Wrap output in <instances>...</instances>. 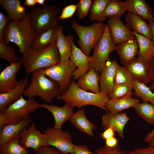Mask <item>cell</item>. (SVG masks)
I'll use <instances>...</instances> for the list:
<instances>
[{"instance_id":"1","label":"cell","mask_w":154,"mask_h":154,"mask_svg":"<svg viewBox=\"0 0 154 154\" xmlns=\"http://www.w3.org/2000/svg\"><path fill=\"white\" fill-rule=\"evenodd\" d=\"M35 36L32 29L29 13H26L24 18L19 21L9 20L3 33L5 43L7 44L10 42L16 44L19 48L21 58L32 48Z\"/></svg>"},{"instance_id":"2","label":"cell","mask_w":154,"mask_h":154,"mask_svg":"<svg viewBox=\"0 0 154 154\" xmlns=\"http://www.w3.org/2000/svg\"><path fill=\"white\" fill-rule=\"evenodd\" d=\"M57 98L73 107L80 108L90 105L106 110H107L106 104L110 99L108 95L100 92L91 93L81 89L74 81L70 83L67 90Z\"/></svg>"},{"instance_id":"3","label":"cell","mask_w":154,"mask_h":154,"mask_svg":"<svg viewBox=\"0 0 154 154\" xmlns=\"http://www.w3.org/2000/svg\"><path fill=\"white\" fill-rule=\"evenodd\" d=\"M32 74L31 82L24 90L23 96L29 98L38 96L43 100L50 103L61 94L58 85L46 76L44 68L36 70Z\"/></svg>"},{"instance_id":"4","label":"cell","mask_w":154,"mask_h":154,"mask_svg":"<svg viewBox=\"0 0 154 154\" xmlns=\"http://www.w3.org/2000/svg\"><path fill=\"white\" fill-rule=\"evenodd\" d=\"M21 59L28 74L57 64L60 60L56 41L42 50H37L31 48Z\"/></svg>"},{"instance_id":"5","label":"cell","mask_w":154,"mask_h":154,"mask_svg":"<svg viewBox=\"0 0 154 154\" xmlns=\"http://www.w3.org/2000/svg\"><path fill=\"white\" fill-rule=\"evenodd\" d=\"M59 13L58 8L54 5L33 7L29 13L32 29L35 35L51 27H59L57 17Z\"/></svg>"},{"instance_id":"6","label":"cell","mask_w":154,"mask_h":154,"mask_svg":"<svg viewBox=\"0 0 154 154\" xmlns=\"http://www.w3.org/2000/svg\"><path fill=\"white\" fill-rule=\"evenodd\" d=\"M72 28L76 32L78 37V42L80 49L85 54L89 56L91 50L102 37L105 24L96 22L88 26L80 25L72 19Z\"/></svg>"},{"instance_id":"7","label":"cell","mask_w":154,"mask_h":154,"mask_svg":"<svg viewBox=\"0 0 154 154\" xmlns=\"http://www.w3.org/2000/svg\"><path fill=\"white\" fill-rule=\"evenodd\" d=\"M116 48V46L111 37L108 25L105 24L103 35L93 48L90 68L101 72L106 62L110 60V53Z\"/></svg>"},{"instance_id":"8","label":"cell","mask_w":154,"mask_h":154,"mask_svg":"<svg viewBox=\"0 0 154 154\" xmlns=\"http://www.w3.org/2000/svg\"><path fill=\"white\" fill-rule=\"evenodd\" d=\"M41 108V104L34 98L26 100L22 96L3 112L7 124H13L19 123L30 114Z\"/></svg>"},{"instance_id":"9","label":"cell","mask_w":154,"mask_h":154,"mask_svg":"<svg viewBox=\"0 0 154 154\" xmlns=\"http://www.w3.org/2000/svg\"><path fill=\"white\" fill-rule=\"evenodd\" d=\"M44 69L46 76L58 85L62 94L68 89L70 77L77 67L69 59Z\"/></svg>"},{"instance_id":"10","label":"cell","mask_w":154,"mask_h":154,"mask_svg":"<svg viewBox=\"0 0 154 154\" xmlns=\"http://www.w3.org/2000/svg\"><path fill=\"white\" fill-rule=\"evenodd\" d=\"M46 136L48 146H51L68 154H74V144L69 133L62 129L48 127L43 132Z\"/></svg>"},{"instance_id":"11","label":"cell","mask_w":154,"mask_h":154,"mask_svg":"<svg viewBox=\"0 0 154 154\" xmlns=\"http://www.w3.org/2000/svg\"><path fill=\"white\" fill-rule=\"evenodd\" d=\"M19 135L21 144L26 148L33 149L35 151L42 147L48 146L46 135L37 130L33 122L22 130Z\"/></svg>"},{"instance_id":"12","label":"cell","mask_w":154,"mask_h":154,"mask_svg":"<svg viewBox=\"0 0 154 154\" xmlns=\"http://www.w3.org/2000/svg\"><path fill=\"white\" fill-rule=\"evenodd\" d=\"M109 18L107 25L111 37L116 44L136 38L133 31L123 23L121 17H114Z\"/></svg>"},{"instance_id":"13","label":"cell","mask_w":154,"mask_h":154,"mask_svg":"<svg viewBox=\"0 0 154 154\" xmlns=\"http://www.w3.org/2000/svg\"><path fill=\"white\" fill-rule=\"evenodd\" d=\"M125 67L130 72L133 80L147 85L152 82L153 77L149 64L135 58Z\"/></svg>"},{"instance_id":"14","label":"cell","mask_w":154,"mask_h":154,"mask_svg":"<svg viewBox=\"0 0 154 154\" xmlns=\"http://www.w3.org/2000/svg\"><path fill=\"white\" fill-rule=\"evenodd\" d=\"M119 65L115 60H110L106 62L99 76L100 92L109 96L112 92L116 70Z\"/></svg>"},{"instance_id":"15","label":"cell","mask_w":154,"mask_h":154,"mask_svg":"<svg viewBox=\"0 0 154 154\" xmlns=\"http://www.w3.org/2000/svg\"><path fill=\"white\" fill-rule=\"evenodd\" d=\"M22 61L21 59L18 62L6 66L0 74V94L9 92L18 84L19 80L16 78Z\"/></svg>"},{"instance_id":"16","label":"cell","mask_w":154,"mask_h":154,"mask_svg":"<svg viewBox=\"0 0 154 154\" xmlns=\"http://www.w3.org/2000/svg\"><path fill=\"white\" fill-rule=\"evenodd\" d=\"M70 60L77 67L72 75L75 80L80 78L90 68L91 56L84 54L76 46L74 41L72 45Z\"/></svg>"},{"instance_id":"17","label":"cell","mask_w":154,"mask_h":154,"mask_svg":"<svg viewBox=\"0 0 154 154\" xmlns=\"http://www.w3.org/2000/svg\"><path fill=\"white\" fill-rule=\"evenodd\" d=\"M130 119L125 113L116 114L109 113L102 116L101 123L105 129L111 127L120 138L123 139L125 137L124 129Z\"/></svg>"},{"instance_id":"18","label":"cell","mask_w":154,"mask_h":154,"mask_svg":"<svg viewBox=\"0 0 154 154\" xmlns=\"http://www.w3.org/2000/svg\"><path fill=\"white\" fill-rule=\"evenodd\" d=\"M41 108L48 110L52 114L55 123L53 127L57 129H62L63 124L69 120L74 113V107L66 103L61 107L42 103L41 104Z\"/></svg>"},{"instance_id":"19","label":"cell","mask_w":154,"mask_h":154,"mask_svg":"<svg viewBox=\"0 0 154 154\" xmlns=\"http://www.w3.org/2000/svg\"><path fill=\"white\" fill-rule=\"evenodd\" d=\"M30 84L26 77L19 80L17 86L10 91L0 94V112H4L11 104L23 95V92Z\"/></svg>"},{"instance_id":"20","label":"cell","mask_w":154,"mask_h":154,"mask_svg":"<svg viewBox=\"0 0 154 154\" xmlns=\"http://www.w3.org/2000/svg\"><path fill=\"white\" fill-rule=\"evenodd\" d=\"M116 50L121 63L125 66L131 62L138 53V41L136 38L128 40L117 44Z\"/></svg>"},{"instance_id":"21","label":"cell","mask_w":154,"mask_h":154,"mask_svg":"<svg viewBox=\"0 0 154 154\" xmlns=\"http://www.w3.org/2000/svg\"><path fill=\"white\" fill-rule=\"evenodd\" d=\"M31 123L29 116L17 123L7 124L0 130V147L19 136L20 132L28 127Z\"/></svg>"},{"instance_id":"22","label":"cell","mask_w":154,"mask_h":154,"mask_svg":"<svg viewBox=\"0 0 154 154\" xmlns=\"http://www.w3.org/2000/svg\"><path fill=\"white\" fill-rule=\"evenodd\" d=\"M126 11L135 14L149 23L154 21L153 8L144 0H126Z\"/></svg>"},{"instance_id":"23","label":"cell","mask_w":154,"mask_h":154,"mask_svg":"<svg viewBox=\"0 0 154 154\" xmlns=\"http://www.w3.org/2000/svg\"><path fill=\"white\" fill-rule=\"evenodd\" d=\"M126 25L131 31L152 40V33L149 23L140 17L128 12L125 18Z\"/></svg>"},{"instance_id":"24","label":"cell","mask_w":154,"mask_h":154,"mask_svg":"<svg viewBox=\"0 0 154 154\" xmlns=\"http://www.w3.org/2000/svg\"><path fill=\"white\" fill-rule=\"evenodd\" d=\"M69 120L81 132L89 136L95 137L93 131L97 129V126L88 119L84 108L73 113Z\"/></svg>"},{"instance_id":"25","label":"cell","mask_w":154,"mask_h":154,"mask_svg":"<svg viewBox=\"0 0 154 154\" xmlns=\"http://www.w3.org/2000/svg\"><path fill=\"white\" fill-rule=\"evenodd\" d=\"M74 41L73 36H65L63 33V26H59L57 30L56 45L60 55V62L70 59Z\"/></svg>"},{"instance_id":"26","label":"cell","mask_w":154,"mask_h":154,"mask_svg":"<svg viewBox=\"0 0 154 154\" xmlns=\"http://www.w3.org/2000/svg\"><path fill=\"white\" fill-rule=\"evenodd\" d=\"M139 46L137 58L149 64L154 57V45L152 40L147 37L133 31Z\"/></svg>"},{"instance_id":"27","label":"cell","mask_w":154,"mask_h":154,"mask_svg":"<svg viewBox=\"0 0 154 154\" xmlns=\"http://www.w3.org/2000/svg\"><path fill=\"white\" fill-rule=\"evenodd\" d=\"M0 4L5 11L9 20L19 21L25 16V7L19 0H0Z\"/></svg>"},{"instance_id":"28","label":"cell","mask_w":154,"mask_h":154,"mask_svg":"<svg viewBox=\"0 0 154 154\" xmlns=\"http://www.w3.org/2000/svg\"><path fill=\"white\" fill-rule=\"evenodd\" d=\"M133 94H129L122 98L115 99H111L108 101L106 104L107 110L113 114L121 113L123 110L134 108L135 106L140 102L139 100L133 98Z\"/></svg>"},{"instance_id":"29","label":"cell","mask_w":154,"mask_h":154,"mask_svg":"<svg viewBox=\"0 0 154 154\" xmlns=\"http://www.w3.org/2000/svg\"><path fill=\"white\" fill-rule=\"evenodd\" d=\"M76 84L84 90H90L94 93L100 92L99 76L98 72L92 68L79 78Z\"/></svg>"},{"instance_id":"30","label":"cell","mask_w":154,"mask_h":154,"mask_svg":"<svg viewBox=\"0 0 154 154\" xmlns=\"http://www.w3.org/2000/svg\"><path fill=\"white\" fill-rule=\"evenodd\" d=\"M58 27H51L40 34L35 35L32 48L37 50H42L56 42L57 30Z\"/></svg>"},{"instance_id":"31","label":"cell","mask_w":154,"mask_h":154,"mask_svg":"<svg viewBox=\"0 0 154 154\" xmlns=\"http://www.w3.org/2000/svg\"><path fill=\"white\" fill-rule=\"evenodd\" d=\"M133 94L143 102H148L154 105V93L144 84L133 80L132 82Z\"/></svg>"},{"instance_id":"32","label":"cell","mask_w":154,"mask_h":154,"mask_svg":"<svg viewBox=\"0 0 154 154\" xmlns=\"http://www.w3.org/2000/svg\"><path fill=\"white\" fill-rule=\"evenodd\" d=\"M110 0H95L92 1L90 10L89 18L92 21L102 22L106 18L103 15L104 11Z\"/></svg>"},{"instance_id":"33","label":"cell","mask_w":154,"mask_h":154,"mask_svg":"<svg viewBox=\"0 0 154 154\" xmlns=\"http://www.w3.org/2000/svg\"><path fill=\"white\" fill-rule=\"evenodd\" d=\"M138 115L148 123L154 124V105L148 102H139L133 108Z\"/></svg>"},{"instance_id":"34","label":"cell","mask_w":154,"mask_h":154,"mask_svg":"<svg viewBox=\"0 0 154 154\" xmlns=\"http://www.w3.org/2000/svg\"><path fill=\"white\" fill-rule=\"evenodd\" d=\"M0 154H29V151L20 142L19 135L0 147Z\"/></svg>"},{"instance_id":"35","label":"cell","mask_w":154,"mask_h":154,"mask_svg":"<svg viewBox=\"0 0 154 154\" xmlns=\"http://www.w3.org/2000/svg\"><path fill=\"white\" fill-rule=\"evenodd\" d=\"M126 11L125 1L110 0L104 11L103 15L106 18L116 16L121 17Z\"/></svg>"},{"instance_id":"36","label":"cell","mask_w":154,"mask_h":154,"mask_svg":"<svg viewBox=\"0 0 154 154\" xmlns=\"http://www.w3.org/2000/svg\"><path fill=\"white\" fill-rule=\"evenodd\" d=\"M0 57L5 59L10 64L19 62L21 59L17 56L14 49L0 41Z\"/></svg>"},{"instance_id":"37","label":"cell","mask_w":154,"mask_h":154,"mask_svg":"<svg viewBox=\"0 0 154 154\" xmlns=\"http://www.w3.org/2000/svg\"><path fill=\"white\" fill-rule=\"evenodd\" d=\"M132 83L120 84L114 87L109 96L111 99H115L122 98L129 94H133Z\"/></svg>"},{"instance_id":"38","label":"cell","mask_w":154,"mask_h":154,"mask_svg":"<svg viewBox=\"0 0 154 154\" xmlns=\"http://www.w3.org/2000/svg\"><path fill=\"white\" fill-rule=\"evenodd\" d=\"M133 81L129 71L125 67L119 65L115 72L114 87L119 84L132 83Z\"/></svg>"},{"instance_id":"39","label":"cell","mask_w":154,"mask_h":154,"mask_svg":"<svg viewBox=\"0 0 154 154\" xmlns=\"http://www.w3.org/2000/svg\"><path fill=\"white\" fill-rule=\"evenodd\" d=\"M92 1L91 0H81L78 4L77 15L80 19H84L90 10Z\"/></svg>"},{"instance_id":"40","label":"cell","mask_w":154,"mask_h":154,"mask_svg":"<svg viewBox=\"0 0 154 154\" xmlns=\"http://www.w3.org/2000/svg\"><path fill=\"white\" fill-rule=\"evenodd\" d=\"M95 152L96 154H126L125 151L121 150L119 144L112 148L105 145L97 149Z\"/></svg>"},{"instance_id":"41","label":"cell","mask_w":154,"mask_h":154,"mask_svg":"<svg viewBox=\"0 0 154 154\" xmlns=\"http://www.w3.org/2000/svg\"><path fill=\"white\" fill-rule=\"evenodd\" d=\"M77 8V5L72 4L67 5L63 9L61 14L58 19L64 20L71 17Z\"/></svg>"},{"instance_id":"42","label":"cell","mask_w":154,"mask_h":154,"mask_svg":"<svg viewBox=\"0 0 154 154\" xmlns=\"http://www.w3.org/2000/svg\"><path fill=\"white\" fill-rule=\"evenodd\" d=\"M126 154H154V147H138L130 151H125Z\"/></svg>"},{"instance_id":"43","label":"cell","mask_w":154,"mask_h":154,"mask_svg":"<svg viewBox=\"0 0 154 154\" xmlns=\"http://www.w3.org/2000/svg\"><path fill=\"white\" fill-rule=\"evenodd\" d=\"M36 154H68L53 147L46 146L42 147L35 151Z\"/></svg>"},{"instance_id":"44","label":"cell","mask_w":154,"mask_h":154,"mask_svg":"<svg viewBox=\"0 0 154 154\" xmlns=\"http://www.w3.org/2000/svg\"><path fill=\"white\" fill-rule=\"evenodd\" d=\"M9 21L7 15L0 12V41L4 42L3 33L5 26Z\"/></svg>"},{"instance_id":"45","label":"cell","mask_w":154,"mask_h":154,"mask_svg":"<svg viewBox=\"0 0 154 154\" xmlns=\"http://www.w3.org/2000/svg\"><path fill=\"white\" fill-rule=\"evenodd\" d=\"M74 154H96L92 152L85 145H74Z\"/></svg>"},{"instance_id":"46","label":"cell","mask_w":154,"mask_h":154,"mask_svg":"<svg viewBox=\"0 0 154 154\" xmlns=\"http://www.w3.org/2000/svg\"><path fill=\"white\" fill-rule=\"evenodd\" d=\"M100 137L106 140L108 139L115 137V131L111 127H109L105 129V131L101 133Z\"/></svg>"},{"instance_id":"47","label":"cell","mask_w":154,"mask_h":154,"mask_svg":"<svg viewBox=\"0 0 154 154\" xmlns=\"http://www.w3.org/2000/svg\"><path fill=\"white\" fill-rule=\"evenodd\" d=\"M118 144L117 139L115 136L105 140V145L108 147H114Z\"/></svg>"},{"instance_id":"48","label":"cell","mask_w":154,"mask_h":154,"mask_svg":"<svg viewBox=\"0 0 154 154\" xmlns=\"http://www.w3.org/2000/svg\"><path fill=\"white\" fill-rule=\"evenodd\" d=\"M7 124V119L3 112H0V130Z\"/></svg>"},{"instance_id":"49","label":"cell","mask_w":154,"mask_h":154,"mask_svg":"<svg viewBox=\"0 0 154 154\" xmlns=\"http://www.w3.org/2000/svg\"><path fill=\"white\" fill-rule=\"evenodd\" d=\"M154 138V127L151 132L148 133L146 135L144 138V141L146 142L149 143Z\"/></svg>"},{"instance_id":"50","label":"cell","mask_w":154,"mask_h":154,"mask_svg":"<svg viewBox=\"0 0 154 154\" xmlns=\"http://www.w3.org/2000/svg\"><path fill=\"white\" fill-rule=\"evenodd\" d=\"M36 4L35 0H25L23 6L26 7L34 6Z\"/></svg>"},{"instance_id":"51","label":"cell","mask_w":154,"mask_h":154,"mask_svg":"<svg viewBox=\"0 0 154 154\" xmlns=\"http://www.w3.org/2000/svg\"><path fill=\"white\" fill-rule=\"evenodd\" d=\"M152 33V41L154 45V21L149 23Z\"/></svg>"},{"instance_id":"52","label":"cell","mask_w":154,"mask_h":154,"mask_svg":"<svg viewBox=\"0 0 154 154\" xmlns=\"http://www.w3.org/2000/svg\"><path fill=\"white\" fill-rule=\"evenodd\" d=\"M149 65L153 75V80L152 82H154V57L151 61L149 64Z\"/></svg>"},{"instance_id":"53","label":"cell","mask_w":154,"mask_h":154,"mask_svg":"<svg viewBox=\"0 0 154 154\" xmlns=\"http://www.w3.org/2000/svg\"><path fill=\"white\" fill-rule=\"evenodd\" d=\"M37 3L41 5L42 6V7L44 6V2L45 0H35Z\"/></svg>"},{"instance_id":"54","label":"cell","mask_w":154,"mask_h":154,"mask_svg":"<svg viewBox=\"0 0 154 154\" xmlns=\"http://www.w3.org/2000/svg\"><path fill=\"white\" fill-rule=\"evenodd\" d=\"M151 90L154 91V82H152L149 87Z\"/></svg>"},{"instance_id":"55","label":"cell","mask_w":154,"mask_h":154,"mask_svg":"<svg viewBox=\"0 0 154 154\" xmlns=\"http://www.w3.org/2000/svg\"><path fill=\"white\" fill-rule=\"evenodd\" d=\"M150 146L154 147V138L149 143Z\"/></svg>"}]
</instances>
